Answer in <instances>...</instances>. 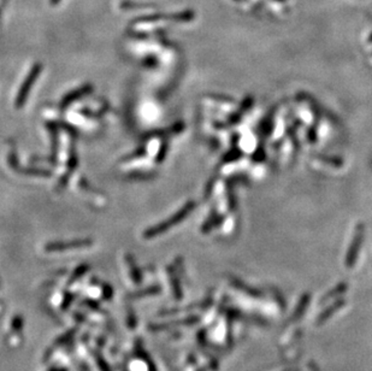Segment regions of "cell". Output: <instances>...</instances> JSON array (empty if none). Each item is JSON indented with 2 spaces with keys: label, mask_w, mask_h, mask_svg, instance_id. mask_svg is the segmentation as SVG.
<instances>
[{
  "label": "cell",
  "mask_w": 372,
  "mask_h": 371,
  "mask_svg": "<svg viewBox=\"0 0 372 371\" xmlns=\"http://www.w3.org/2000/svg\"><path fill=\"white\" fill-rule=\"evenodd\" d=\"M40 72H41V65H40V64H38V65H35L34 67H33L32 73L29 74V76L27 77L26 82L23 83L21 92H19L18 97H17V103H16V105H17V106H22L23 105V103L26 101V98H27V96H28V93L30 90V87H32L33 83L35 82L36 77L39 76Z\"/></svg>",
  "instance_id": "6da1fadb"
},
{
  "label": "cell",
  "mask_w": 372,
  "mask_h": 371,
  "mask_svg": "<svg viewBox=\"0 0 372 371\" xmlns=\"http://www.w3.org/2000/svg\"><path fill=\"white\" fill-rule=\"evenodd\" d=\"M184 214H186V211L179 212V215H176L175 217H171L170 219H167L166 222H164L163 224H160V225H158V227H154V228L151 229V230H148V233L146 234V236L148 238V236H156L158 234H162L164 230H167V229H169L170 227H172L173 224H176V222H179L181 218H183Z\"/></svg>",
  "instance_id": "7a4b0ae2"
},
{
  "label": "cell",
  "mask_w": 372,
  "mask_h": 371,
  "mask_svg": "<svg viewBox=\"0 0 372 371\" xmlns=\"http://www.w3.org/2000/svg\"><path fill=\"white\" fill-rule=\"evenodd\" d=\"M51 3H52V4H53V5H56V4H58V3H59V0H51Z\"/></svg>",
  "instance_id": "3957f363"
}]
</instances>
